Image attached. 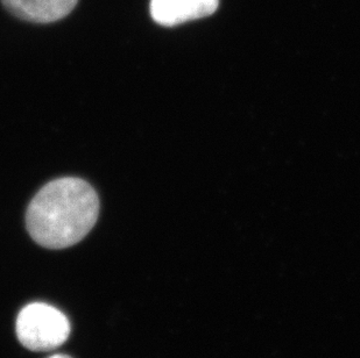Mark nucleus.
I'll use <instances>...</instances> for the list:
<instances>
[{"label":"nucleus","mask_w":360,"mask_h":358,"mask_svg":"<svg viewBox=\"0 0 360 358\" xmlns=\"http://www.w3.org/2000/svg\"><path fill=\"white\" fill-rule=\"evenodd\" d=\"M70 322L58 308L33 303L21 310L17 319V336L32 352H49L68 340Z\"/></svg>","instance_id":"obj_2"},{"label":"nucleus","mask_w":360,"mask_h":358,"mask_svg":"<svg viewBox=\"0 0 360 358\" xmlns=\"http://www.w3.org/2000/svg\"><path fill=\"white\" fill-rule=\"evenodd\" d=\"M99 199L88 182L65 177L48 183L33 198L26 225L32 239L48 249L79 244L97 223Z\"/></svg>","instance_id":"obj_1"},{"label":"nucleus","mask_w":360,"mask_h":358,"mask_svg":"<svg viewBox=\"0 0 360 358\" xmlns=\"http://www.w3.org/2000/svg\"><path fill=\"white\" fill-rule=\"evenodd\" d=\"M49 358H72L70 357V356H67V355H54V356H51V357Z\"/></svg>","instance_id":"obj_5"},{"label":"nucleus","mask_w":360,"mask_h":358,"mask_svg":"<svg viewBox=\"0 0 360 358\" xmlns=\"http://www.w3.org/2000/svg\"><path fill=\"white\" fill-rule=\"evenodd\" d=\"M219 0H150V15L161 26H176L209 17L218 8Z\"/></svg>","instance_id":"obj_3"},{"label":"nucleus","mask_w":360,"mask_h":358,"mask_svg":"<svg viewBox=\"0 0 360 358\" xmlns=\"http://www.w3.org/2000/svg\"><path fill=\"white\" fill-rule=\"evenodd\" d=\"M7 10L22 20L49 24L67 17L79 0H1Z\"/></svg>","instance_id":"obj_4"}]
</instances>
